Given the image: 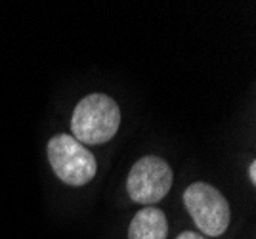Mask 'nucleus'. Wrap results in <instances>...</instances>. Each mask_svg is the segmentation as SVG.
<instances>
[{
  "mask_svg": "<svg viewBox=\"0 0 256 239\" xmlns=\"http://www.w3.org/2000/svg\"><path fill=\"white\" fill-rule=\"evenodd\" d=\"M168 222L160 208L146 206L138 210L128 228V239H166Z\"/></svg>",
  "mask_w": 256,
  "mask_h": 239,
  "instance_id": "39448f33",
  "label": "nucleus"
},
{
  "mask_svg": "<svg viewBox=\"0 0 256 239\" xmlns=\"http://www.w3.org/2000/svg\"><path fill=\"white\" fill-rule=\"evenodd\" d=\"M172 168L157 155H146L130 168L126 180L128 196L140 205H155L170 192Z\"/></svg>",
  "mask_w": 256,
  "mask_h": 239,
  "instance_id": "20e7f679",
  "label": "nucleus"
},
{
  "mask_svg": "<svg viewBox=\"0 0 256 239\" xmlns=\"http://www.w3.org/2000/svg\"><path fill=\"white\" fill-rule=\"evenodd\" d=\"M184 205L204 236L218 238L230 226V203L214 186L204 182L192 184L184 192Z\"/></svg>",
  "mask_w": 256,
  "mask_h": 239,
  "instance_id": "7ed1b4c3",
  "label": "nucleus"
},
{
  "mask_svg": "<svg viewBox=\"0 0 256 239\" xmlns=\"http://www.w3.org/2000/svg\"><path fill=\"white\" fill-rule=\"evenodd\" d=\"M120 126V109L106 94H90L76 104L71 117L73 138L82 146H100L109 142Z\"/></svg>",
  "mask_w": 256,
  "mask_h": 239,
  "instance_id": "f257e3e1",
  "label": "nucleus"
},
{
  "mask_svg": "<svg viewBox=\"0 0 256 239\" xmlns=\"http://www.w3.org/2000/svg\"><path fill=\"white\" fill-rule=\"evenodd\" d=\"M248 176H250L252 182H256V163H250V166H248Z\"/></svg>",
  "mask_w": 256,
  "mask_h": 239,
  "instance_id": "0eeeda50",
  "label": "nucleus"
},
{
  "mask_svg": "<svg viewBox=\"0 0 256 239\" xmlns=\"http://www.w3.org/2000/svg\"><path fill=\"white\" fill-rule=\"evenodd\" d=\"M176 239H206V238L199 236V234H195V232H184V234H180Z\"/></svg>",
  "mask_w": 256,
  "mask_h": 239,
  "instance_id": "423d86ee",
  "label": "nucleus"
},
{
  "mask_svg": "<svg viewBox=\"0 0 256 239\" xmlns=\"http://www.w3.org/2000/svg\"><path fill=\"white\" fill-rule=\"evenodd\" d=\"M48 159L56 176L69 186H84L96 176V157L69 134H58L48 142Z\"/></svg>",
  "mask_w": 256,
  "mask_h": 239,
  "instance_id": "f03ea898",
  "label": "nucleus"
}]
</instances>
